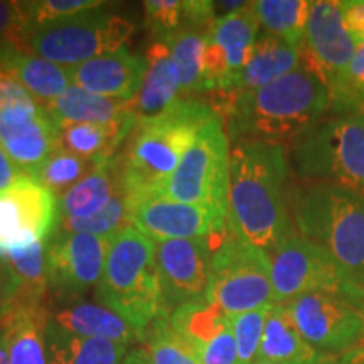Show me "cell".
I'll use <instances>...</instances> for the list:
<instances>
[{
  "mask_svg": "<svg viewBox=\"0 0 364 364\" xmlns=\"http://www.w3.org/2000/svg\"><path fill=\"white\" fill-rule=\"evenodd\" d=\"M289 161L282 144L240 140L230 150L228 225L267 255L295 230L285 193Z\"/></svg>",
  "mask_w": 364,
  "mask_h": 364,
  "instance_id": "obj_1",
  "label": "cell"
},
{
  "mask_svg": "<svg viewBox=\"0 0 364 364\" xmlns=\"http://www.w3.org/2000/svg\"><path fill=\"white\" fill-rule=\"evenodd\" d=\"M218 95L215 112L233 142H295L329 110V90L304 63L258 90Z\"/></svg>",
  "mask_w": 364,
  "mask_h": 364,
  "instance_id": "obj_2",
  "label": "cell"
},
{
  "mask_svg": "<svg viewBox=\"0 0 364 364\" xmlns=\"http://www.w3.org/2000/svg\"><path fill=\"white\" fill-rule=\"evenodd\" d=\"M213 113L209 103L181 97L161 115L136 122L115 157L132 211L149 199L162 198L182 156Z\"/></svg>",
  "mask_w": 364,
  "mask_h": 364,
  "instance_id": "obj_3",
  "label": "cell"
},
{
  "mask_svg": "<svg viewBox=\"0 0 364 364\" xmlns=\"http://www.w3.org/2000/svg\"><path fill=\"white\" fill-rule=\"evenodd\" d=\"M295 230L338 262L364 300V198L314 184L289 199Z\"/></svg>",
  "mask_w": 364,
  "mask_h": 364,
  "instance_id": "obj_4",
  "label": "cell"
},
{
  "mask_svg": "<svg viewBox=\"0 0 364 364\" xmlns=\"http://www.w3.org/2000/svg\"><path fill=\"white\" fill-rule=\"evenodd\" d=\"M95 294L100 306L117 312L145 336L159 316L171 314L162 297L156 243L135 226H127L113 235Z\"/></svg>",
  "mask_w": 364,
  "mask_h": 364,
  "instance_id": "obj_5",
  "label": "cell"
},
{
  "mask_svg": "<svg viewBox=\"0 0 364 364\" xmlns=\"http://www.w3.org/2000/svg\"><path fill=\"white\" fill-rule=\"evenodd\" d=\"M108 6L113 4L107 2L95 11L31 27L11 41L24 53L63 68L120 51L135 33V24Z\"/></svg>",
  "mask_w": 364,
  "mask_h": 364,
  "instance_id": "obj_6",
  "label": "cell"
},
{
  "mask_svg": "<svg viewBox=\"0 0 364 364\" xmlns=\"http://www.w3.org/2000/svg\"><path fill=\"white\" fill-rule=\"evenodd\" d=\"M295 171L364 198V117L336 115L295 140Z\"/></svg>",
  "mask_w": 364,
  "mask_h": 364,
  "instance_id": "obj_7",
  "label": "cell"
},
{
  "mask_svg": "<svg viewBox=\"0 0 364 364\" xmlns=\"http://www.w3.org/2000/svg\"><path fill=\"white\" fill-rule=\"evenodd\" d=\"M206 300L228 317L273 306L268 255L228 231L213 250Z\"/></svg>",
  "mask_w": 364,
  "mask_h": 364,
  "instance_id": "obj_8",
  "label": "cell"
},
{
  "mask_svg": "<svg viewBox=\"0 0 364 364\" xmlns=\"http://www.w3.org/2000/svg\"><path fill=\"white\" fill-rule=\"evenodd\" d=\"M230 150L225 122L215 112L201 125L194 142L182 156L162 198L203 204L228 216Z\"/></svg>",
  "mask_w": 364,
  "mask_h": 364,
  "instance_id": "obj_9",
  "label": "cell"
},
{
  "mask_svg": "<svg viewBox=\"0 0 364 364\" xmlns=\"http://www.w3.org/2000/svg\"><path fill=\"white\" fill-rule=\"evenodd\" d=\"M268 260L275 304H289L309 292L339 294L354 304H363L338 262L297 230L268 253Z\"/></svg>",
  "mask_w": 364,
  "mask_h": 364,
  "instance_id": "obj_10",
  "label": "cell"
},
{
  "mask_svg": "<svg viewBox=\"0 0 364 364\" xmlns=\"http://www.w3.org/2000/svg\"><path fill=\"white\" fill-rule=\"evenodd\" d=\"M258 36L260 22L252 2L216 17L204 43L201 93H233Z\"/></svg>",
  "mask_w": 364,
  "mask_h": 364,
  "instance_id": "obj_11",
  "label": "cell"
},
{
  "mask_svg": "<svg viewBox=\"0 0 364 364\" xmlns=\"http://www.w3.org/2000/svg\"><path fill=\"white\" fill-rule=\"evenodd\" d=\"M285 306L300 336L318 354L344 353L363 344V311L344 295L309 292Z\"/></svg>",
  "mask_w": 364,
  "mask_h": 364,
  "instance_id": "obj_12",
  "label": "cell"
},
{
  "mask_svg": "<svg viewBox=\"0 0 364 364\" xmlns=\"http://www.w3.org/2000/svg\"><path fill=\"white\" fill-rule=\"evenodd\" d=\"M58 221L56 196L31 176L21 177L0 193V258L49 240Z\"/></svg>",
  "mask_w": 364,
  "mask_h": 364,
  "instance_id": "obj_13",
  "label": "cell"
},
{
  "mask_svg": "<svg viewBox=\"0 0 364 364\" xmlns=\"http://www.w3.org/2000/svg\"><path fill=\"white\" fill-rule=\"evenodd\" d=\"M110 238L54 231L51 238L46 240L49 292L75 299L97 287L107 263Z\"/></svg>",
  "mask_w": 364,
  "mask_h": 364,
  "instance_id": "obj_14",
  "label": "cell"
},
{
  "mask_svg": "<svg viewBox=\"0 0 364 364\" xmlns=\"http://www.w3.org/2000/svg\"><path fill=\"white\" fill-rule=\"evenodd\" d=\"M358 44L359 41L344 24L341 2L316 0L311 4L302 43V63L324 81L329 91L343 80Z\"/></svg>",
  "mask_w": 364,
  "mask_h": 364,
  "instance_id": "obj_15",
  "label": "cell"
},
{
  "mask_svg": "<svg viewBox=\"0 0 364 364\" xmlns=\"http://www.w3.org/2000/svg\"><path fill=\"white\" fill-rule=\"evenodd\" d=\"M154 241V240H152ZM156 243V262L167 311L206 300L216 243L208 238L164 240Z\"/></svg>",
  "mask_w": 364,
  "mask_h": 364,
  "instance_id": "obj_16",
  "label": "cell"
},
{
  "mask_svg": "<svg viewBox=\"0 0 364 364\" xmlns=\"http://www.w3.org/2000/svg\"><path fill=\"white\" fill-rule=\"evenodd\" d=\"M132 226L154 241L208 238L220 241L228 231V216L203 204L169 198L149 199L132 211Z\"/></svg>",
  "mask_w": 364,
  "mask_h": 364,
  "instance_id": "obj_17",
  "label": "cell"
},
{
  "mask_svg": "<svg viewBox=\"0 0 364 364\" xmlns=\"http://www.w3.org/2000/svg\"><path fill=\"white\" fill-rule=\"evenodd\" d=\"M0 147L24 174L33 177L59 147L56 122L41 103L2 113Z\"/></svg>",
  "mask_w": 364,
  "mask_h": 364,
  "instance_id": "obj_18",
  "label": "cell"
},
{
  "mask_svg": "<svg viewBox=\"0 0 364 364\" xmlns=\"http://www.w3.org/2000/svg\"><path fill=\"white\" fill-rule=\"evenodd\" d=\"M66 70L71 85L88 93L120 102H132L142 85L145 59L130 54L124 48Z\"/></svg>",
  "mask_w": 364,
  "mask_h": 364,
  "instance_id": "obj_19",
  "label": "cell"
},
{
  "mask_svg": "<svg viewBox=\"0 0 364 364\" xmlns=\"http://www.w3.org/2000/svg\"><path fill=\"white\" fill-rule=\"evenodd\" d=\"M48 321L44 302L17 299L0 324L6 332L9 364H48Z\"/></svg>",
  "mask_w": 364,
  "mask_h": 364,
  "instance_id": "obj_20",
  "label": "cell"
},
{
  "mask_svg": "<svg viewBox=\"0 0 364 364\" xmlns=\"http://www.w3.org/2000/svg\"><path fill=\"white\" fill-rule=\"evenodd\" d=\"M0 68L11 73L44 108L71 86L66 68L24 53L11 39L0 41Z\"/></svg>",
  "mask_w": 364,
  "mask_h": 364,
  "instance_id": "obj_21",
  "label": "cell"
},
{
  "mask_svg": "<svg viewBox=\"0 0 364 364\" xmlns=\"http://www.w3.org/2000/svg\"><path fill=\"white\" fill-rule=\"evenodd\" d=\"M136 118L134 113L113 124H63L56 122L59 147L70 150L86 161L105 164L120 152L122 145L135 129Z\"/></svg>",
  "mask_w": 364,
  "mask_h": 364,
  "instance_id": "obj_22",
  "label": "cell"
},
{
  "mask_svg": "<svg viewBox=\"0 0 364 364\" xmlns=\"http://www.w3.org/2000/svg\"><path fill=\"white\" fill-rule=\"evenodd\" d=\"M144 59L145 75L142 85L135 98L129 102L132 113L139 120L161 115L182 97L166 41H154Z\"/></svg>",
  "mask_w": 364,
  "mask_h": 364,
  "instance_id": "obj_23",
  "label": "cell"
},
{
  "mask_svg": "<svg viewBox=\"0 0 364 364\" xmlns=\"http://www.w3.org/2000/svg\"><path fill=\"white\" fill-rule=\"evenodd\" d=\"M49 321L59 329L81 338L105 339L124 346L144 343V334L132 327L124 317L97 304H73L58 311Z\"/></svg>",
  "mask_w": 364,
  "mask_h": 364,
  "instance_id": "obj_24",
  "label": "cell"
},
{
  "mask_svg": "<svg viewBox=\"0 0 364 364\" xmlns=\"http://www.w3.org/2000/svg\"><path fill=\"white\" fill-rule=\"evenodd\" d=\"M300 65H302V48L263 33L258 36L252 58L241 71L233 93L262 88L297 70Z\"/></svg>",
  "mask_w": 364,
  "mask_h": 364,
  "instance_id": "obj_25",
  "label": "cell"
},
{
  "mask_svg": "<svg viewBox=\"0 0 364 364\" xmlns=\"http://www.w3.org/2000/svg\"><path fill=\"white\" fill-rule=\"evenodd\" d=\"M46 348L48 364H122L129 354V346L70 334L51 321L46 326Z\"/></svg>",
  "mask_w": 364,
  "mask_h": 364,
  "instance_id": "obj_26",
  "label": "cell"
},
{
  "mask_svg": "<svg viewBox=\"0 0 364 364\" xmlns=\"http://www.w3.org/2000/svg\"><path fill=\"white\" fill-rule=\"evenodd\" d=\"M120 193H124L120 174L117 161L112 159L98 166L58 199L59 218H88L103 209Z\"/></svg>",
  "mask_w": 364,
  "mask_h": 364,
  "instance_id": "obj_27",
  "label": "cell"
},
{
  "mask_svg": "<svg viewBox=\"0 0 364 364\" xmlns=\"http://www.w3.org/2000/svg\"><path fill=\"white\" fill-rule=\"evenodd\" d=\"M318 356L300 336L285 304H273L268 311L262 344L255 361L311 363Z\"/></svg>",
  "mask_w": 364,
  "mask_h": 364,
  "instance_id": "obj_28",
  "label": "cell"
},
{
  "mask_svg": "<svg viewBox=\"0 0 364 364\" xmlns=\"http://www.w3.org/2000/svg\"><path fill=\"white\" fill-rule=\"evenodd\" d=\"M54 122L63 124H113L129 117V102L98 97L71 85L46 107Z\"/></svg>",
  "mask_w": 364,
  "mask_h": 364,
  "instance_id": "obj_29",
  "label": "cell"
},
{
  "mask_svg": "<svg viewBox=\"0 0 364 364\" xmlns=\"http://www.w3.org/2000/svg\"><path fill=\"white\" fill-rule=\"evenodd\" d=\"M253 11L267 34L302 48L311 4L309 0H257Z\"/></svg>",
  "mask_w": 364,
  "mask_h": 364,
  "instance_id": "obj_30",
  "label": "cell"
},
{
  "mask_svg": "<svg viewBox=\"0 0 364 364\" xmlns=\"http://www.w3.org/2000/svg\"><path fill=\"white\" fill-rule=\"evenodd\" d=\"M171 324L177 334L199 353L209 341L216 338L230 326V317L208 300H198L174 309L171 312Z\"/></svg>",
  "mask_w": 364,
  "mask_h": 364,
  "instance_id": "obj_31",
  "label": "cell"
},
{
  "mask_svg": "<svg viewBox=\"0 0 364 364\" xmlns=\"http://www.w3.org/2000/svg\"><path fill=\"white\" fill-rule=\"evenodd\" d=\"M208 31L186 29L166 41L171 65L179 83L181 95H199L203 88V53Z\"/></svg>",
  "mask_w": 364,
  "mask_h": 364,
  "instance_id": "obj_32",
  "label": "cell"
},
{
  "mask_svg": "<svg viewBox=\"0 0 364 364\" xmlns=\"http://www.w3.org/2000/svg\"><path fill=\"white\" fill-rule=\"evenodd\" d=\"M142 344L149 364H201L193 346L172 327L171 314H162L149 326Z\"/></svg>",
  "mask_w": 364,
  "mask_h": 364,
  "instance_id": "obj_33",
  "label": "cell"
},
{
  "mask_svg": "<svg viewBox=\"0 0 364 364\" xmlns=\"http://www.w3.org/2000/svg\"><path fill=\"white\" fill-rule=\"evenodd\" d=\"M97 167V164L86 161V159L76 156V154L70 152V150L58 147L48 157V161L36 171L33 179L38 181L39 184H43L46 189L51 191L59 199L68 189H71L73 186L83 181Z\"/></svg>",
  "mask_w": 364,
  "mask_h": 364,
  "instance_id": "obj_34",
  "label": "cell"
},
{
  "mask_svg": "<svg viewBox=\"0 0 364 364\" xmlns=\"http://www.w3.org/2000/svg\"><path fill=\"white\" fill-rule=\"evenodd\" d=\"M132 206L125 193H120L103 209L88 218H59L56 231L85 233L108 238L127 226H132Z\"/></svg>",
  "mask_w": 364,
  "mask_h": 364,
  "instance_id": "obj_35",
  "label": "cell"
},
{
  "mask_svg": "<svg viewBox=\"0 0 364 364\" xmlns=\"http://www.w3.org/2000/svg\"><path fill=\"white\" fill-rule=\"evenodd\" d=\"M12 268L21 284L19 299L44 302L48 289V265H46V241L33 247L17 250L0 258Z\"/></svg>",
  "mask_w": 364,
  "mask_h": 364,
  "instance_id": "obj_36",
  "label": "cell"
},
{
  "mask_svg": "<svg viewBox=\"0 0 364 364\" xmlns=\"http://www.w3.org/2000/svg\"><path fill=\"white\" fill-rule=\"evenodd\" d=\"M329 110L338 115L364 113V41H359L343 80L329 91Z\"/></svg>",
  "mask_w": 364,
  "mask_h": 364,
  "instance_id": "obj_37",
  "label": "cell"
},
{
  "mask_svg": "<svg viewBox=\"0 0 364 364\" xmlns=\"http://www.w3.org/2000/svg\"><path fill=\"white\" fill-rule=\"evenodd\" d=\"M107 2L102 0H36V2H22V12H24L26 29L38 27L48 22L68 17L78 16V14L95 11L103 7ZM21 34V33H19Z\"/></svg>",
  "mask_w": 364,
  "mask_h": 364,
  "instance_id": "obj_38",
  "label": "cell"
},
{
  "mask_svg": "<svg viewBox=\"0 0 364 364\" xmlns=\"http://www.w3.org/2000/svg\"><path fill=\"white\" fill-rule=\"evenodd\" d=\"M270 307L257 309V311L230 317L231 331H233L236 349H238L240 364H252L257 359Z\"/></svg>",
  "mask_w": 364,
  "mask_h": 364,
  "instance_id": "obj_39",
  "label": "cell"
},
{
  "mask_svg": "<svg viewBox=\"0 0 364 364\" xmlns=\"http://www.w3.org/2000/svg\"><path fill=\"white\" fill-rule=\"evenodd\" d=\"M201 364H240L231 324L198 353Z\"/></svg>",
  "mask_w": 364,
  "mask_h": 364,
  "instance_id": "obj_40",
  "label": "cell"
},
{
  "mask_svg": "<svg viewBox=\"0 0 364 364\" xmlns=\"http://www.w3.org/2000/svg\"><path fill=\"white\" fill-rule=\"evenodd\" d=\"M21 295V284L6 262L0 260V324Z\"/></svg>",
  "mask_w": 364,
  "mask_h": 364,
  "instance_id": "obj_41",
  "label": "cell"
},
{
  "mask_svg": "<svg viewBox=\"0 0 364 364\" xmlns=\"http://www.w3.org/2000/svg\"><path fill=\"white\" fill-rule=\"evenodd\" d=\"M26 27L22 2L0 0V41L11 39L22 33Z\"/></svg>",
  "mask_w": 364,
  "mask_h": 364,
  "instance_id": "obj_42",
  "label": "cell"
},
{
  "mask_svg": "<svg viewBox=\"0 0 364 364\" xmlns=\"http://www.w3.org/2000/svg\"><path fill=\"white\" fill-rule=\"evenodd\" d=\"M341 12L349 33L358 41H364V0H344Z\"/></svg>",
  "mask_w": 364,
  "mask_h": 364,
  "instance_id": "obj_43",
  "label": "cell"
},
{
  "mask_svg": "<svg viewBox=\"0 0 364 364\" xmlns=\"http://www.w3.org/2000/svg\"><path fill=\"white\" fill-rule=\"evenodd\" d=\"M24 176L27 174H24V172L14 164L12 159L7 156L6 150L0 147V193L12 188V186Z\"/></svg>",
  "mask_w": 364,
  "mask_h": 364,
  "instance_id": "obj_44",
  "label": "cell"
},
{
  "mask_svg": "<svg viewBox=\"0 0 364 364\" xmlns=\"http://www.w3.org/2000/svg\"><path fill=\"white\" fill-rule=\"evenodd\" d=\"M364 354V344L338 354H318L312 364H356Z\"/></svg>",
  "mask_w": 364,
  "mask_h": 364,
  "instance_id": "obj_45",
  "label": "cell"
},
{
  "mask_svg": "<svg viewBox=\"0 0 364 364\" xmlns=\"http://www.w3.org/2000/svg\"><path fill=\"white\" fill-rule=\"evenodd\" d=\"M122 364H149V361L142 348H134L130 349Z\"/></svg>",
  "mask_w": 364,
  "mask_h": 364,
  "instance_id": "obj_46",
  "label": "cell"
},
{
  "mask_svg": "<svg viewBox=\"0 0 364 364\" xmlns=\"http://www.w3.org/2000/svg\"><path fill=\"white\" fill-rule=\"evenodd\" d=\"M0 364H9L7 341H6V332H4L2 326H0Z\"/></svg>",
  "mask_w": 364,
  "mask_h": 364,
  "instance_id": "obj_47",
  "label": "cell"
},
{
  "mask_svg": "<svg viewBox=\"0 0 364 364\" xmlns=\"http://www.w3.org/2000/svg\"><path fill=\"white\" fill-rule=\"evenodd\" d=\"M314 361H316V359H314ZM314 361H311V363H272V361H255V363H252V364H312Z\"/></svg>",
  "mask_w": 364,
  "mask_h": 364,
  "instance_id": "obj_48",
  "label": "cell"
},
{
  "mask_svg": "<svg viewBox=\"0 0 364 364\" xmlns=\"http://www.w3.org/2000/svg\"><path fill=\"white\" fill-rule=\"evenodd\" d=\"M356 364H364V354H363V356H361V358H359V359H358V363H356Z\"/></svg>",
  "mask_w": 364,
  "mask_h": 364,
  "instance_id": "obj_49",
  "label": "cell"
},
{
  "mask_svg": "<svg viewBox=\"0 0 364 364\" xmlns=\"http://www.w3.org/2000/svg\"><path fill=\"white\" fill-rule=\"evenodd\" d=\"M361 311H363V316H364V300H363V304H361Z\"/></svg>",
  "mask_w": 364,
  "mask_h": 364,
  "instance_id": "obj_50",
  "label": "cell"
},
{
  "mask_svg": "<svg viewBox=\"0 0 364 364\" xmlns=\"http://www.w3.org/2000/svg\"><path fill=\"white\" fill-rule=\"evenodd\" d=\"M361 115H363V117H364V113H361Z\"/></svg>",
  "mask_w": 364,
  "mask_h": 364,
  "instance_id": "obj_51",
  "label": "cell"
}]
</instances>
